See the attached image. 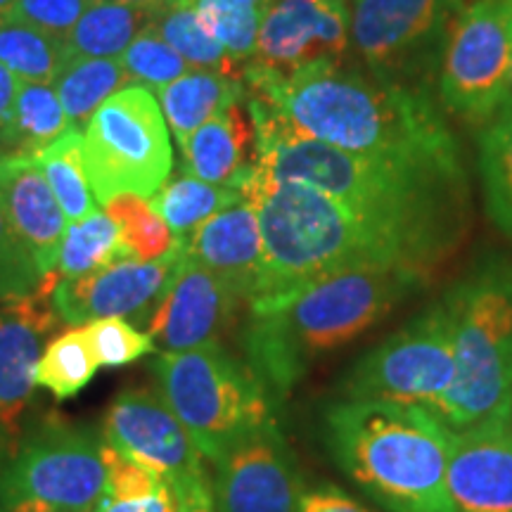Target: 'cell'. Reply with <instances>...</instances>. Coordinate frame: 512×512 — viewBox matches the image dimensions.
<instances>
[{
  "label": "cell",
  "mask_w": 512,
  "mask_h": 512,
  "mask_svg": "<svg viewBox=\"0 0 512 512\" xmlns=\"http://www.w3.org/2000/svg\"><path fill=\"white\" fill-rule=\"evenodd\" d=\"M245 91L297 131L356 155L463 171L451 126L427 88L382 81L342 64H313L287 76L245 69Z\"/></svg>",
  "instance_id": "1"
},
{
  "label": "cell",
  "mask_w": 512,
  "mask_h": 512,
  "mask_svg": "<svg viewBox=\"0 0 512 512\" xmlns=\"http://www.w3.org/2000/svg\"><path fill=\"white\" fill-rule=\"evenodd\" d=\"M254 166L268 181L313 188L358 214L373 216L458 249L465 233V171L403 159L356 155L297 131L264 100L247 95Z\"/></svg>",
  "instance_id": "2"
},
{
  "label": "cell",
  "mask_w": 512,
  "mask_h": 512,
  "mask_svg": "<svg viewBox=\"0 0 512 512\" xmlns=\"http://www.w3.org/2000/svg\"><path fill=\"white\" fill-rule=\"evenodd\" d=\"M233 188L254 204L264 240V273L249 306L351 268L401 266L430 273L453 254L430 235L358 214L306 185L268 181L254 162Z\"/></svg>",
  "instance_id": "3"
},
{
  "label": "cell",
  "mask_w": 512,
  "mask_h": 512,
  "mask_svg": "<svg viewBox=\"0 0 512 512\" xmlns=\"http://www.w3.org/2000/svg\"><path fill=\"white\" fill-rule=\"evenodd\" d=\"M430 273L401 266L351 268L249 306L247 363L278 403L304 380L311 363L380 323Z\"/></svg>",
  "instance_id": "4"
},
{
  "label": "cell",
  "mask_w": 512,
  "mask_h": 512,
  "mask_svg": "<svg viewBox=\"0 0 512 512\" xmlns=\"http://www.w3.org/2000/svg\"><path fill=\"white\" fill-rule=\"evenodd\" d=\"M325 444L351 482L389 512H453L451 430L427 408L342 399L325 413Z\"/></svg>",
  "instance_id": "5"
},
{
  "label": "cell",
  "mask_w": 512,
  "mask_h": 512,
  "mask_svg": "<svg viewBox=\"0 0 512 512\" xmlns=\"http://www.w3.org/2000/svg\"><path fill=\"white\" fill-rule=\"evenodd\" d=\"M444 299L456 373L432 413L456 432L512 411V264L491 261Z\"/></svg>",
  "instance_id": "6"
},
{
  "label": "cell",
  "mask_w": 512,
  "mask_h": 512,
  "mask_svg": "<svg viewBox=\"0 0 512 512\" xmlns=\"http://www.w3.org/2000/svg\"><path fill=\"white\" fill-rule=\"evenodd\" d=\"M152 370L162 399L211 463L247 432L275 422L271 394L249 363L221 344L162 351Z\"/></svg>",
  "instance_id": "7"
},
{
  "label": "cell",
  "mask_w": 512,
  "mask_h": 512,
  "mask_svg": "<svg viewBox=\"0 0 512 512\" xmlns=\"http://www.w3.org/2000/svg\"><path fill=\"white\" fill-rule=\"evenodd\" d=\"M83 166L98 204L117 195L150 200L174 169L169 126L150 88L131 83L86 121Z\"/></svg>",
  "instance_id": "8"
},
{
  "label": "cell",
  "mask_w": 512,
  "mask_h": 512,
  "mask_svg": "<svg viewBox=\"0 0 512 512\" xmlns=\"http://www.w3.org/2000/svg\"><path fill=\"white\" fill-rule=\"evenodd\" d=\"M456 373L453 316L446 299L356 361L342 382L344 399L389 401L434 411Z\"/></svg>",
  "instance_id": "9"
},
{
  "label": "cell",
  "mask_w": 512,
  "mask_h": 512,
  "mask_svg": "<svg viewBox=\"0 0 512 512\" xmlns=\"http://www.w3.org/2000/svg\"><path fill=\"white\" fill-rule=\"evenodd\" d=\"M102 439L67 422L19 437L0 465V508L31 503L50 512H91L105 491Z\"/></svg>",
  "instance_id": "10"
},
{
  "label": "cell",
  "mask_w": 512,
  "mask_h": 512,
  "mask_svg": "<svg viewBox=\"0 0 512 512\" xmlns=\"http://www.w3.org/2000/svg\"><path fill=\"white\" fill-rule=\"evenodd\" d=\"M512 74V8L503 0H470L448 31L437 67L439 102L472 126L501 112Z\"/></svg>",
  "instance_id": "11"
},
{
  "label": "cell",
  "mask_w": 512,
  "mask_h": 512,
  "mask_svg": "<svg viewBox=\"0 0 512 512\" xmlns=\"http://www.w3.org/2000/svg\"><path fill=\"white\" fill-rule=\"evenodd\" d=\"M465 0H354L351 43L370 74L427 88Z\"/></svg>",
  "instance_id": "12"
},
{
  "label": "cell",
  "mask_w": 512,
  "mask_h": 512,
  "mask_svg": "<svg viewBox=\"0 0 512 512\" xmlns=\"http://www.w3.org/2000/svg\"><path fill=\"white\" fill-rule=\"evenodd\" d=\"M102 439L174 489L207 479L200 448L159 389L128 387L114 396L102 420Z\"/></svg>",
  "instance_id": "13"
},
{
  "label": "cell",
  "mask_w": 512,
  "mask_h": 512,
  "mask_svg": "<svg viewBox=\"0 0 512 512\" xmlns=\"http://www.w3.org/2000/svg\"><path fill=\"white\" fill-rule=\"evenodd\" d=\"M349 46L347 0H268L254 60L245 69L287 76L313 64H342Z\"/></svg>",
  "instance_id": "14"
},
{
  "label": "cell",
  "mask_w": 512,
  "mask_h": 512,
  "mask_svg": "<svg viewBox=\"0 0 512 512\" xmlns=\"http://www.w3.org/2000/svg\"><path fill=\"white\" fill-rule=\"evenodd\" d=\"M216 512H299L302 477L278 422L233 441L216 460Z\"/></svg>",
  "instance_id": "15"
},
{
  "label": "cell",
  "mask_w": 512,
  "mask_h": 512,
  "mask_svg": "<svg viewBox=\"0 0 512 512\" xmlns=\"http://www.w3.org/2000/svg\"><path fill=\"white\" fill-rule=\"evenodd\" d=\"M57 273L43 275L36 292L0 299V446L15 448L34 403V370L62 318L53 306Z\"/></svg>",
  "instance_id": "16"
},
{
  "label": "cell",
  "mask_w": 512,
  "mask_h": 512,
  "mask_svg": "<svg viewBox=\"0 0 512 512\" xmlns=\"http://www.w3.org/2000/svg\"><path fill=\"white\" fill-rule=\"evenodd\" d=\"M181 259L178 247L157 261L124 259L81 278H60L53 290L57 316L69 325L100 318H131L133 325H147Z\"/></svg>",
  "instance_id": "17"
},
{
  "label": "cell",
  "mask_w": 512,
  "mask_h": 512,
  "mask_svg": "<svg viewBox=\"0 0 512 512\" xmlns=\"http://www.w3.org/2000/svg\"><path fill=\"white\" fill-rule=\"evenodd\" d=\"M242 302L245 299L233 287L183 256L147 320L145 332L162 351H188L221 344V337L238 316Z\"/></svg>",
  "instance_id": "18"
},
{
  "label": "cell",
  "mask_w": 512,
  "mask_h": 512,
  "mask_svg": "<svg viewBox=\"0 0 512 512\" xmlns=\"http://www.w3.org/2000/svg\"><path fill=\"white\" fill-rule=\"evenodd\" d=\"M446 491L453 512H512V411L451 430Z\"/></svg>",
  "instance_id": "19"
},
{
  "label": "cell",
  "mask_w": 512,
  "mask_h": 512,
  "mask_svg": "<svg viewBox=\"0 0 512 512\" xmlns=\"http://www.w3.org/2000/svg\"><path fill=\"white\" fill-rule=\"evenodd\" d=\"M183 256L207 268L249 304L264 273V240L254 204L238 202L219 211L181 240Z\"/></svg>",
  "instance_id": "20"
},
{
  "label": "cell",
  "mask_w": 512,
  "mask_h": 512,
  "mask_svg": "<svg viewBox=\"0 0 512 512\" xmlns=\"http://www.w3.org/2000/svg\"><path fill=\"white\" fill-rule=\"evenodd\" d=\"M0 207L38 271H53L67 216L34 155H0Z\"/></svg>",
  "instance_id": "21"
},
{
  "label": "cell",
  "mask_w": 512,
  "mask_h": 512,
  "mask_svg": "<svg viewBox=\"0 0 512 512\" xmlns=\"http://www.w3.org/2000/svg\"><path fill=\"white\" fill-rule=\"evenodd\" d=\"M254 145V124L245 95L223 107L188 138L181 147L185 171L207 183L233 188L242 171L254 162Z\"/></svg>",
  "instance_id": "22"
},
{
  "label": "cell",
  "mask_w": 512,
  "mask_h": 512,
  "mask_svg": "<svg viewBox=\"0 0 512 512\" xmlns=\"http://www.w3.org/2000/svg\"><path fill=\"white\" fill-rule=\"evenodd\" d=\"M247 95L245 81L207 69H192L185 72L162 91H157L159 107L164 119L169 121L178 145L188 143V138L211 117H216L230 102L242 100Z\"/></svg>",
  "instance_id": "23"
},
{
  "label": "cell",
  "mask_w": 512,
  "mask_h": 512,
  "mask_svg": "<svg viewBox=\"0 0 512 512\" xmlns=\"http://www.w3.org/2000/svg\"><path fill=\"white\" fill-rule=\"evenodd\" d=\"M150 19L152 10L95 0L67 38L69 53L72 57H121Z\"/></svg>",
  "instance_id": "24"
},
{
  "label": "cell",
  "mask_w": 512,
  "mask_h": 512,
  "mask_svg": "<svg viewBox=\"0 0 512 512\" xmlns=\"http://www.w3.org/2000/svg\"><path fill=\"white\" fill-rule=\"evenodd\" d=\"M128 81L119 57H72L55 79V93L69 121L81 128Z\"/></svg>",
  "instance_id": "25"
},
{
  "label": "cell",
  "mask_w": 512,
  "mask_h": 512,
  "mask_svg": "<svg viewBox=\"0 0 512 512\" xmlns=\"http://www.w3.org/2000/svg\"><path fill=\"white\" fill-rule=\"evenodd\" d=\"M238 202H242L238 188L207 183L190 174L166 181L162 190L150 197V204L166 221V226L174 230L178 240H183L211 216Z\"/></svg>",
  "instance_id": "26"
},
{
  "label": "cell",
  "mask_w": 512,
  "mask_h": 512,
  "mask_svg": "<svg viewBox=\"0 0 512 512\" xmlns=\"http://www.w3.org/2000/svg\"><path fill=\"white\" fill-rule=\"evenodd\" d=\"M150 24L190 67L242 79V69L238 67V62L209 34V29L200 22L197 12L188 8V5L169 0V3L152 10Z\"/></svg>",
  "instance_id": "27"
},
{
  "label": "cell",
  "mask_w": 512,
  "mask_h": 512,
  "mask_svg": "<svg viewBox=\"0 0 512 512\" xmlns=\"http://www.w3.org/2000/svg\"><path fill=\"white\" fill-rule=\"evenodd\" d=\"M69 60L72 53L62 38L17 19H0V64L19 81L55 83Z\"/></svg>",
  "instance_id": "28"
},
{
  "label": "cell",
  "mask_w": 512,
  "mask_h": 512,
  "mask_svg": "<svg viewBox=\"0 0 512 512\" xmlns=\"http://www.w3.org/2000/svg\"><path fill=\"white\" fill-rule=\"evenodd\" d=\"M98 368L86 325H72L46 344L36 363L34 380L36 387L48 389L57 401H67L93 382Z\"/></svg>",
  "instance_id": "29"
},
{
  "label": "cell",
  "mask_w": 512,
  "mask_h": 512,
  "mask_svg": "<svg viewBox=\"0 0 512 512\" xmlns=\"http://www.w3.org/2000/svg\"><path fill=\"white\" fill-rule=\"evenodd\" d=\"M479 176L486 214L512 238V112L498 114L479 133Z\"/></svg>",
  "instance_id": "30"
},
{
  "label": "cell",
  "mask_w": 512,
  "mask_h": 512,
  "mask_svg": "<svg viewBox=\"0 0 512 512\" xmlns=\"http://www.w3.org/2000/svg\"><path fill=\"white\" fill-rule=\"evenodd\" d=\"M46 174L50 190L60 202L67 221H81L88 214L98 211L93 188L88 183L86 166H83V136L81 128H72L57 138L53 145L34 155Z\"/></svg>",
  "instance_id": "31"
},
{
  "label": "cell",
  "mask_w": 512,
  "mask_h": 512,
  "mask_svg": "<svg viewBox=\"0 0 512 512\" xmlns=\"http://www.w3.org/2000/svg\"><path fill=\"white\" fill-rule=\"evenodd\" d=\"M76 128L50 83L22 81L15 105V126L8 155H38Z\"/></svg>",
  "instance_id": "32"
},
{
  "label": "cell",
  "mask_w": 512,
  "mask_h": 512,
  "mask_svg": "<svg viewBox=\"0 0 512 512\" xmlns=\"http://www.w3.org/2000/svg\"><path fill=\"white\" fill-rule=\"evenodd\" d=\"M114 261H124L119 228L105 211L98 209L64 230L53 271L57 278H81Z\"/></svg>",
  "instance_id": "33"
},
{
  "label": "cell",
  "mask_w": 512,
  "mask_h": 512,
  "mask_svg": "<svg viewBox=\"0 0 512 512\" xmlns=\"http://www.w3.org/2000/svg\"><path fill=\"white\" fill-rule=\"evenodd\" d=\"M105 214L117 223L124 259L157 261L176 252L181 240L157 214L150 200L138 195H117L102 204Z\"/></svg>",
  "instance_id": "34"
},
{
  "label": "cell",
  "mask_w": 512,
  "mask_h": 512,
  "mask_svg": "<svg viewBox=\"0 0 512 512\" xmlns=\"http://www.w3.org/2000/svg\"><path fill=\"white\" fill-rule=\"evenodd\" d=\"M169 3V0H166ZM197 12L209 34L228 50V55L245 67L254 60L256 41H259L261 8L259 0H174Z\"/></svg>",
  "instance_id": "35"
},
{
  "label": "cell",
  "mask_w": 512,
  "mask_h": 512,
  "mask_svg": "<svg viewBox=\"0 0 512 512\" xmlns=\"http://www.w3.org/2000/svg\"><path fill=\"white\" fill-rule=\"evenodd\" d=\"M119 60L124 64L128 79L150 88L152 93L162 91L164 86L181 79L190 67V64L157 34L152 24H147V27L133 38L131 46L124 50V55H121Z\"/></svg>",
  "instance_id": "36"
},
{
  "label": "cell",
  "mask_w": 512,
  "mask_h": 512,
  "mask_svg": "<svg viewBox=\"0 0 512 512\" xmlns=\"http://www.w3.org/2000/svg\"><path fill=\"white\" fill-rule=\"evenodd\" d=\"M86 332L100 368L131 366L157 349L152 337L126 318L93 320L86 325Z\"/></svg>",
  "instance_id": "37"
},
{
  "label": "cell",
  "mask_w": 512,
  "mask_h": 512,
  "mask_svg": "<svg viewBox=\"0 0 512 512\" xmlns=\"http://www.w3.org/2000/svg\"><path fill=\"white\" fill-rule=\"evenodd\" d=\"M41 280L43 273L38 271L34 256L19 240L0 207V299H15L36 292Z\"/></svg>",
  "instance_id": "38"
},
{
  "label": "cell",
  "mask_w": 512,
  "mask_h": 512,
  "mask_svg": "<svg viewBox=\"0 0 512 512\" xmlns=\"http://www.w3.org/2000/svg\"><path fill=\"white\" fill-rule=\"evenodd\" d=\"M93 3L95 0H15V5L5 17L31 24V27L46 31L50 36L67 41L83 12Z\"/></svg>",
  "instance_id": "39"
},
{
  "label": "cell",
  "mask_w": 512,
  "mask_h": 512,
  "mask_svg": "<svg viewBox=\"0 0 512 512\" xmlns=\"http://www.w3.org/2000/svg\"><path fill=\"white\" fill-rule=\"evenodd\" d=\"M178 510V496L171 484L159 486L157 491L140 496H124L112 498L102 496L93 512H176Z\"/></svg>",
  "instance_id": "40"
},
{
  "label": "cell",
  "mask_w": 512,
  "mask_h": 512,
  "mask_svg": "<svg viewBox=\"0 0 512 512\" xmlns=\"http://www.w3.org/2000/svg\"><path fill=\"white\" fill-rule=\"evenodd\" d=\"M22 81L0 64V155H8L15 126V105Z\"/></svg>",
  "instance_id": "41"
},
{
  "label": "cell",
  "mask_w": 512,
  "mask_h": 512,
  "mask_svg": "<svg viewBox=\"0 0 512 512\" xmlns=\"http://www.w3.org/2000/svg\"><path fill=\"white\" fill-rule=\"evenodd\" d=\"M299 512H368L361 508L354 498L344 496L335 486H323V489H313L302 498V508Z\"/></svg>",
  "instance_id": "42"
},
{
  "label": "cell",
  "mask_w": 512,
  "mask_h": 512,
  "mask_svg": "<svg viewBox=\"0 0 512 512\" xmlns=\"http://www.w3.org/2000/svg\"><path fill=\"white\" fill-rule=\"evenodd\" d=\"M178 496V510L176 512H216L214 503V489H211L209 477L197 479L188 486L176 489Z\"/></svg>",
  "instance_id": "43"
},
{
  "label": "cell",
  "mask_w": 512,
  "mask_h": 512,
  "mask_svg": "<svg viewBox=\"0 0 512 512\" xmlns=\"http://www.w3.org/2000/svg\"><path fill=\"white\" fill-rule=\"evenodd\" d=\"M114 3L133 5V8H145V10H157L159 5L166 3V0H114Z\"/></svg>",
  "instance_id": "44"
},
{
  "label": "cell",
  "mask_w": 512,
  "mask_h": 512,
  "mask_svg": "<svg viewBox=\"0 0 512 512\" xmlns=\"http://www.w3.org/2000/svg\"><path fill=\"white\" fill-rule=\"evenodd\" d=\"M510 112H512V74H510V83H508V93H505V100H503L501 112H498V114H510ZM498 114H496V117H498Z\"/></svg>",
  "instance_id": "45"
},
{
  "label": "cell",
  "mask_w": 512,
  "mask_h": 512,
  "mask_svg": "<svg viewBox=\"0 0 512 512\" xmlns=\"http://www.w3.org/2000/svg\"><path fill=\"white\" fill-rule=\"evenodd\" d=\"M12 5H15V0H0V17H5V15H8Z\"/></svg>",
  "instance_id": "46"
},
{
  "label": "cell",
  "mask_w": 512,
  "mask_h": 512,
  "mask_svg": "<svg viewBox=\"0 0 512 512\" xmlns=\"http://www.w3.org/2000/svg\"><path fill=\"white\" fill-rule=\"evenodd\" d=\"M503 3H505V5H510V8H512V0H503Z\"/></svg>",
  "instance_id": "47"
},
{
  "label": "cell",
  "mask_w": 512,
  "mask_h": 512,
  "mask_svg": "<svg viewBox=\"0 0 512 512\" xmlns=\"http://www.w3.org/2000/svg\"><path fill=\"white\" fill-rule=\"evenodd\" d=\"M259 3H261V8H264V5L268 3V0H259Z\"/></svg>",
  "instance_id": "48"
},
{
  "label": "cell",
  "mask_w": 512,
  "mask_h": 512,
  "mask_svg": "<svg viewBox=\"0 0 512 512\" xmlns=\"http://www.w3.org/2000/svg\"><path fill=\"white\" fill-rule=\"evenodd\" d=\"M91 512H93V510H91Z\"/></svg>",
  "instance_id": "49"
}]
</instances>
